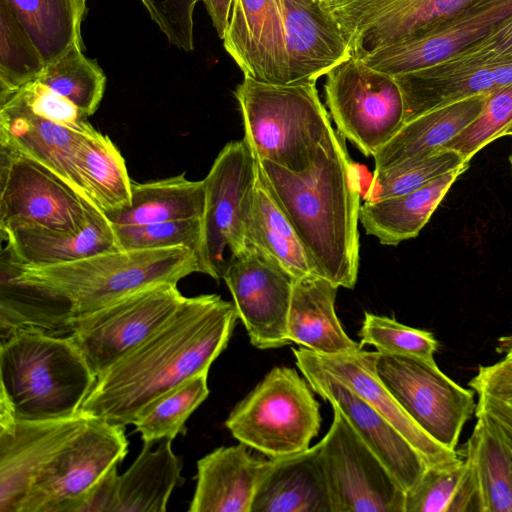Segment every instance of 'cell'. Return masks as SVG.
I'll return each instance as SVG.
<instances>
[{
	"label": "cell",
	"instance_id": "33",
	"mask_svg": "<svg viewBox=\"0 0 512 512\" xmlns=\"http://www.w3.org/2000/svg\"><path fill=\"white\" fill-rule=\"evenodd\" d=\"M77 169L88 201L105 216L131 204L132 181L125 160L107 135L97 132L84 138Z\"/></svg>",
	"mask_w": 512,
	"mask_h": 512
},
{
	"label": "cell",
	"instance_id": "11",
	"mask_svg": "<svg viewBox=\"0 0 512 512\" xmlns=\"http://www.w3.org/2000/svg\"><path fill=\"white\" fill-rule=\"evenodd\" d=\"M375 370L409 417L442 446L456 450L476 410L474 391L422 359L375 352Z\"/></svg>",
	"mask_w": 512,
	"mask_h": 512
},
{
	"label": "cell",
	"instance_id": "49",
	"mask_svg": "<svg viewBox=\"0 0 512 512\" xmlns=\"http://www.w3.org/2000/svg\"><path fill=\"white\" fill-rule=\"evenodd\" d=\"M118 477L115 466L88 492L77 512H115Z\"/></svg>",
	"mask_w": 512,
	"mask_h": 512
},
{
	"label": "cell",
	"instance_id": "1",
	"mask_svg": "<svg viewBox=\"0 0 512 512\" xmlns=\"http://www.w3.org/2000/svg\"><path fill=\"white\" fill-rule=\"evenodd\" d=\"M238 319L234 303L217 294L186 297L164 325L97 377L80 413L122 427L133 424L161 395L209 371Z\"/></svg>",
	"mask_w": 512,
	"mask_h": 512
},
{
	"label": "cell",
	"instance_id": "21",
	"mask_svg": "<svg viewBox=\"0 0 512 512\" xmlns=\"http://www.w3.org/2000/svg\"><path fill=\"white\" fill-rule=\"evenodd\" d=\"M289 83L317 81L350 58L352 48L321 0H281Z\"/></svg>",
	"mask_w": 512,
	"mask_h": 512
},
{
	"label": "cell",
	"instance_id": "52",
	"mask_svg": "<svg viewBox=\"0 0 512 512\" xmlns=\"http://www.w3.org/2000/svg\"><path fill=\"white\" fill-rule=\"evenodd\" d=\"M80 7L85 11L86 10V0H77Z\"/></svg>",
	"mask_w": 512,
	"mask_h": 512
},
{
	"label": "cell",
	"instance_id": "16",
	"mask_svg": "<svg viewBox=\"0 0 512 512\" xmlns=\"http://www.w3.org/2000/svg\"><path fill=\"white\" fill-rule=\"evenodd\" d=\"M512 13V0H471L434 27L360 57L368 66L398 75L457 55Z\"/></svg>",
	"mask_w": 512,
	"mask_h": 512
},
{
	"label": "cell",
	"instance_id": "34",
	"mask_svg": "<svg viewBox=\"0 0 512 512\" xmlns=\"http://www.w3.org/2000/svg\"><path fill=\"white\" fill-rule=\"evenodd\" d=\"M74 316L69 302L1 274V339L23 328H35L66 336L70 332V322Z\"/></svg>",
	"mask_w": 512,
	"mask_h": 512
},
{
	"label": "cell",
	"instance_id": "51",
	"mask_svg": "<svg viewBox=\"0 0 512 512\" xmlns=\"http://www.w3.org/2000/svg\"><path fill=\"white\" fill-rule=\"evenodd\" d=\"M505 136H512V125L505 131ZM509 161H510L511 170H512V151H511V154L509 156Z\"/></svg>",
	"mask_w": 512,
	"mask_h": 512
},
{
	"label": "cell",
	"instance_id": "22",
	"mask_svg": "<svg viewBox=\"0 0 512 512\" xmlns=\"http://www.w3.org/2000/svg\"><path fill=\"white\" fill-rule=\"evenodd\" d=\"M86 136L91 135L74 131L14 104H0V146L39 163L88 201L77 169L78 151Z\"/></svg>",
	"mask_w": 512,
	"mask_h": 512
},
{
	"label": "cell",
	"instance_id": "28",
	"mask_svg": "<svg viewBox=\"0 0 512 512\" xmlns=\"http://www.w3.org/2000/svg\"><path fill=\"white\" fill-rule=\"evenodd\" d=\"M469 165L450 171L425 186L399 196L364 202L359 221L382 245L396 246L415 238Z\"/></svg>",
	"mask_w": 512,
	"mask_h": 512
},
{
	"label": "cell",
	"instance_id": "38",
	"mask_svg": "<svg viewBox=\"0 0 512 512\" xmlns=\"http://www.w3.org/2000/svg\"><path fill=\"white\" fill-rule=\"evenodd\" d=\"M208 372L187 379L137 415L133 425L143 442L173 440L186 433L187 419L209 395Z\"/></svg>",
	"mask_w": 512,
	"mask_h": 512
},
{
	"label": "cell",
	"instance_id": "19",
	"mask_svg": "<svg viewBox=\"0 0 512 512\" xmlns=\"http://www.w3.org/2000/svg\"><path fill=\"white\" fill-rule=\"evenodd\" d=\"M87 415L0 426V512H22L36 479Z\"/></svg>",
	"mask_w": 512,
	"mask_h": 512
},
{
	"label": "cell",
	"instance_id": "13",
	"mask_svg": "<svg viewBox=\"0 0 512 512\" xmlns=\"http://www.w3.org/2000/svg\"><path fill=\"white\" fill-rule=\"evenodd\" d=\"M93 205L34 160L0 146V232L77 230Z\"/></svg>",
	"mask_w": 512,
	"mask_h": 512
},
{
	"label": "cell",
	"instance_id": "53",
	"mask_svg": "<svg viewBox=\"0 0 512 512\" xmlns=\"http://www.w3.org/2000/svg\"><path fill=\"white\" fill-rule=\"evenodd\" d=\"M507 355H511L512 356V343L509 345L508 347V350H507Z\"/></svg>",
	"mask_w": 512,
	"mask_h": 512
},
{
	"label": "cell",
	"instance_id": "6",
	"mask_svg": "<svg viewBox=\"0 0 512 512\" xmlns=\"http://www.w3.org/2000/svg\"><path fill=\"white\" fill-rule=\"evenodd\" d=\"M294 368L274 367L225 420L240 443L269 458L302 452L321 426L320 403Z\"/></svg>",
	"mask_w": 512,
	"mask_h": 512
},
{
	"label": "cell",
	"instance_id": "7",
	"mask_svg": "<svg viewBox=\"0 0 512 512\" xmlns=\"http://www.w3.org/2000/svg\"><path fill=\"white\" fill-rule=\"evenodd\" d=\"M257 179L258 161L245 140L227 143L203 179L205 209L197 250L201 273L222 279L225 250L232 256L247 246Z\"/></svg>",
	"mask_w": 512,
	"mask_h": 512
},
{
	"label": "cell",
	"instance_id": "35",
	"mask_svg": "<svg viewBox=\"0 0 512 512\" xmlns=\"http://www.w3.org/2000/svg\"><path fill=\"white\" fill-rule=\"evenodd\" d=\"M42 55L45 64L73 44H81L85 11L77 0H6Z\"/></svg>",
	"mask_w": 512,
	"mask_h": 512
},
{
	"label": "cell",
	"instance_id": "14",
	"mask_svg": "<svg viewBox=\"0 0 512 512\" xmlns=\"http://www.w3.org/2000/svg\"><path fill=\"white\" fill-rule=\"evenodd\" d=\"M222 279L233 298L238 318L258 349L290 343L287 319L296 278L261 248L248 243L227 262Z\"/></svg>",
	"mask_w": 512,
	"mask_h": 512
},
{
	"label": "cell",
	"instance_id": "42",
	"mask_svg": "<svg viewBox=\"0 0 512 512\" xmlns=\"http://www.w3.org/2000/svg\"><path fill=\"white\" fill-rule=\"evenodd\" d=\"M360 345H371L377 352L404 355L435 364L439 343L426 330L399 323L393 318L366 312L359 330Z\"/></svg>",
	"mask_w": 512,
	"mask_h": 512
},
{
	"label": "cell",
	"instance_id": "3",
	"mask_svg": "<svg viewBox=\"0 0 512 512\" xmlns=\"http://www.w3.org/2000/svg\"><path fill=\"white\" fill-rule=\"evenodd\" d=\"M195 272L201 273L197 254L184 246L120 249L50 266L24 265L3 255L1 259V274L69 302L75 316L152 284H178Z\"/></svg>",
	"mask_w": 512,
	"mask_h": 512
},
{
	"label": "cell",
	"instance_id": "10",
	"mask_svg": "<svg viewBox=\"0 0 512 512\" xmlns=\"http://www.w3.org/2000/svg\"><path fill=\"white\" fill-rule=\"evenodd\" d=\"M127 451L124 427L87 416L40 473L22 512H77L88 492Z\"/></svg>",
	"mask_w": 512,
	"mask_h": 512
},
{
	"label": "cell",
	"instance_id": "23",
	"mask_svg": "<svg viewBox=\"0 0 512 512\" xmlns=\"http://www.w3.org/2000/svg\"><path fill=\"white\" fill-rule=\"evenodd\" d=\"M320 365L376 409L420 454L427 466L443 465L461 455L426 434L404 411L378 377L375 352L362 348L323 356L313 352Z\"/></svg>",
	"mask_w": 512,
	"mask_h": 512
},
{
	"label": "cell",
	"instance_id": "44",
	"mask_svg": "<svg viewBox=\"0 0 512 512\" xmlns=\"http://www.w3.org/2000/svg\"><path fill=\"white\" fill-rule=\"evenodd\" d=\"M512 125V84L487 95L481 113L444 147L455 150L468 161L486 145L505 136Z\"/></svg>",
	"mask_w": 512,
	"mask_h": 512
},
{
	"label": "cell",
	"instance_id": "29",
	"mask_svg": "<svg viewBox=\"0 0 512 512\" xmlns=\"http://www.w3.org/2000/svg\"><path fill=\"white\" fill-rule=\"evenodd\" d=\"M487 95L466 98L404 123L374 156L375 171L443 148L478 117Z\"/></svg>",
	"mask_w": 512,
	"mask_h": 512
},
{
	"label": "cell",
	"instance_id": "45",
	"mask_svg": "<svg viewBox=\"0 0 512 512\" xmlns=\"http://www.w3.org/2000/svg\"><path fill=\"white\" fill-rule=\"evenodd\" d=\"M112 227L117 244L122 250L184 246L197 254L201 240L202 218Z\"/></svg>",
	"mask_w": 512,
	"mask_h": 512
},
{
	"label": "cell",
	"instance_id": "39",
	"mask_svg": "<svg viewBox=\"0 0 512 512\" xmlns=\"http://www.w3.org/2000/svg\"><path fill=\"white\" fill-rule=\"evenodd\" d=\"M37 80L59 93L88 117L103 98L106 77L95 60L83 54V45L73 44L45 64Z\"/></svg>",
	"mask_w": 512,
	"mask_h": 512
},
{
	"label": "cell",
	"instance_id": "36",
	"mask_svg": "<svg viewBox=\"0 0 512 512\" xmlns=\"http://www.w3.org/2000/svg\"><path fill=\"white\" fill-rule=\"evenodd\" d=\"M248 243L256 245L276 259L296 279L318 276L294 228L259 176Z\"/></svg>",
	"mask_w": 512,
	"mask_h": 512
},
{
	"label": "cell",
	"instance_id": "5",
	"mask_svg": "<svg viewBox=\"0 0 512 512\" xmlns=\"http://www.w3.org/2000/svg\"><path fill=\"white\" fill-rule=\"evenodd\" d=\"M234 94L254 156L292 172L309 167L335 131L316 81L277 84L244 77Z\"/></svg>",
	"mask_w": 512,
	"mask_h": 512
},
{
	"label": "cell",
	"instance_id": "8",
	"mask_svg": "<svg viewBox=\"0 0 512 512\" xmlns=\"http://www.w3.org/2000/svg\"><path fill=\"white\" fill-rule=\"evenodd\" d=\"M326 105L336 130L365 156H375L404 125V100L394 76L350 58L326 75Z\"/></svg>",
	"mask_w": 512,
	"mask_h": 512
},
{
	"label": "cell",
	"instance_id": "18",
	"mask_svg": "<svg viewBox=\"0 0 512 512\" xmlns=\"http://www.w3.org/2000/svg\"><path fill=\"white\" fill-rule=\"evenodd\" d=\"M404 100L405 123L429 111L512 84V56L454 55L394 75Z\"/></svg>",
	"mask_w": 512,
	"mask_h": 512
},
{
	"label": "cell",
	"instance_id": "17",
	"mask_svg": "<svg viewBox=\"0 0 512 512\" xmlns=\"http://www.w3.org/2000/svg\"><path fill=\"white\" fill-rule=\"evenodd\" d=\"M338 21L353 55L422 33L471 0H321Z\"/></svg>",
	"mask_w": 512,
	"mask_h": 512
},
{
	"label": "cell",
	"instance_id": "32",
	"mask_svg": "<svg viewBox=\"0 0 512 512\" xmlns=\"http://www.w3.org/2000/svg\"><path fill=\"white\" fill-rule=\"evenodd\" d=\"M205 186L180 174L146 183L132 182L131 204L106 215L114 226L203 218Z\"/></svg>",
	"mask_w": 512,
	"mask_h": 512
},
{
	"label": "cell",
	"instance_id": "46",
	"mask_svg": "<svg viewBox=\"0 0 512 512\" xmlns=\"http://www.w3.org/2000/svg\"><path fill=\"white\" fill-rule=\"evenodd\" d=\"M3 103L14 104L82 134L92 135L97 132L88 122L86 114L68 99L40 83L37 79L0 100V104Z\"/></svg>",
	"mask_w": 512,
	"mask_h": 512
},
{
	"label": "cell",
	"instance_id": "26",
	"mask_svg": "<svg viewBox=\"0 0 512 512\" xmlns=\"http://www.w3.org/2000/svg\"><path fill=\"white\" fill-rule=\"evenodd\" d=\"M251 512H332L318 443L296 454L271 458Z\"/></svg>",
	"mask_w": 512,
	"mask_h": 512
},
{
	"label": "cell",
	"instance_id": "20",
	"mask_svg": "<svg viewBox=\"0 0 512 512\" xmlns=\"http://www.w3.org/2000/svg\"><path fill=\"white\" fill-rule=\"evenodd\" d=\"M222 40L244 77L289 83L281 0H233Z\"/></svg>",
	"mask_w": 512,
	"mask_h": 512
},
{
	"label": "cell",
	"instance_id": "50",
	"mask_svg": "<svg viewBox=\"0 0 512 512\" xmlns=\"http://www.w3.org/2000/svg\"><path fill=\"white\" fill-rule=\"evenodd\" d=\"M212 24L222 39L227 29L233 0H203Z\"/></svg>",
	"mask_w": 512,
	"mask_h": 512
},
{
	"label": "cell",
	"instance_id": "2",
	"mask_svg": "<svg viewBox=\"0 0 512 512\" xmlns=\"http://www.w3.org/2000/svg\"><path fill=\"white\" fill-rule=\"evenodd\" d=\"M258 176L291 223L318 276L353 289L359 268L360 176L335 130L312 164L292 172L257 159Z\"/></svg>",
	"mask_w": 512,
	"mask_h": 512
},
{
	"label": "cell",
	"instance_id": "48",
	"mask_svg": "<svg viewBox=\"0 0 512 512\" xmlns=\"http://www.w3.org/2000/svg\"><path fill=\"white\" fill-rule=\"evenodd\" d=\"M460 56H512V13L482 39L458 53Z\"/></svg>",
	"mask_w": 512,
	"mask_h": 512
},
{
	"label": "cell",
	"instance_id": "27",
	"mask_svg": "<svg viewBox=\"0 0 512 512\" xmlns=\"http://www.w3.org/2000/svg\"><path fill=\"white\" fill-rule=\"evenodd\" d=\"M337 289L316 275L295 280L287 319L290 342L323 356L362 348L346 334L336 315Z\"/></svg>",
	"mask_w": 512,
	"mask_h": 512
},
{
	"label": "cell",
	"instance_id": "15",
	"mask_svg": "<svg viewBox=\"0 0 512 512\" xmlns=\"http://www.w3.org/2000/svg\"><path fill=\"white\" fill-rule=\"evenodd\" d=\"M296 366L314 392L341 412L406 492L427 465L420 454L376 409L323 368L314 353L293 349Z\"/></svg>",
	"mask_w": 512,
	"mask_h": 512
},
{
	"label": "cell",
	"instance_id": "40",
	"mask_svg": "<svg viewBox=\"0 0 512 512\" xmlns=\"http://www.w3.org/2000/svg\"><path fill=\"white\" fill-rule=\"evenodd\" d=\"M469 162L459 152L443 147L374 171L364 196L365 202L415 191L450 171L469 165Z\"/></svg>",
	"mask_w": 512,
	"mask_h": 512
},
{
	"label": "cell",
	"instance_id": "9",
	"mask_svg": "<svg viewBox=\"0 0 512 512\" xmlns=\"http://www.w3.org/2000/svg\"><path fill=\"white\" fill-rule=\"evenodd\" d=\"M185 299L176 283L152 284L74 316L67 336L98 377L164 325Z\"/></svg>",
	"mask_w": 512,
	"mask_h": 512
},
{
	"label": "cell",
	"instance_id": "30",
	"mask_svg": "<svg viewBox=\"0 0 512 512\" xmlns=\"http://www.w3.org/2000/svg\"><path fill=\"white\" fill-rule=\"evenodd\" d=\"M144 442L131 466L118 477L115 512H165L173 490L185 479L183 463L172 450V440Z\"/></svg>",
	"mask_w": 512,
	"mask_h": 512
},
{
	"label": "cell",
	"instance_id": "31",
	"mask_svg": "<svg viewBox=\"0 0 512 512\" xmlns=\"http://www.w3.org/2000/svg\"><path fill=\"white\" fill-rule=\"evenodd\" d=\"M475 415L463 456L476 484L480 512H512V448L485 414Z\"/></svg>",
	"mask_w": 512,
	"mask_h": 512
},
{
	"label": "cell",
	"instance_id": "12",
	"mask_svg": "<svg viewBox=\"0 0 512 512\" xmlns=\"http://www.w3.org/2000/svg\"><path fill=\"white\" fill-rule=\"evenodd\" d=\"M333 412L318 443L332 512H404L405 491L341 412Z\"/></svg>",
	"mask_w": 512,
	"mask_h": 512
},
{
	"label": "cell",
	"instance_id": "25",
	"mask_svg": "<svg viewBox=\"0 0 512 512\" xmlns=\"http://www.w3.org/2000/svg\"><path fill=\"white\" fill-rule=\"evenodd\" d=\"M2 239L7 242L3 253L8 259L30 266L63 264L120 250L111 223L95 206L77 230L29 227L10 231Z\"/></svg>",
	"mask_w": 512,
	"mask_h": 512
},
{
	"label": "cell",
	"instance_id": "47",
	"mask_svg": "<svg viewBox=\"0 0 512 512\" xmlns=\"http://www.w3.org/2000/svg\"><path fill=\"white\" fill-rule=\"evenodd\" d=\"M168 41L190 52L194 49V10L199 0H140Z\"/></svg>",
	"mask_w": 512,
	"mask_h": 512
},
{
	"label": "cell",
	"instance_id": "24",
	"mask_svg": "<svg viewBox=\"0 0 512 512\" xmlns=\"http://www.w3.org/2000/svg\"><path fill=\"white\" fill-rule=\"evenodd\" d=\"M271 462L243 443L219 447L197 461L190 512H251L258 483Z\"/></svg>",
	"mask_w": 512,
	"mask_h": 512
},
{
	"label": "cell",
	"instance_id": "43",
	"mask_svg": "<svg viewBox=\"0 0 512 512\" xmlns=\"http://www.w3.org/2000/svg\"><path fill=\"white\" fill-rule=\"evenodd\" d=\"M468 385L478 396L475 412L485 414L512 448V356L479 366Z\"/></svg>",
	"mask_w": 512,
	"mask_h": 512
},
{
	"label": "cell",
	"instance_id": "4",
	"mask_svg": "<svg viewBox=\"0 0 512 512\" xmlns=\"http://www.w3.org/2000/svg\"><path fill=\"white\" fill-rule=\"evenodd\" d=\"M0 397L17 420L71 417L95 385L94 374L69 336L35 328L0 341Z\"/></svg>",
	"mask_w": 512,
	"mask_h": 512
},
{
	"label": "cell",
	"instance_id": "41",
	"mask_svg": "<svg viewBox=\"0 0 512 512\" xmlns=\"http://www.w3.org/2000/svg\"><path fill=\"white\" fill-rule=\"evenodd\" d=\"M45 61L6 0H0V100L36 80Z\"/></svg>",
	"mask_w": 512,
	"mask_h": 512
},
{
	"label": "cell",
	"instance_id": "37",
	"mask_svg": "<svg viewBox=\"0 0 512 512\" xmlns=\"http://www.w3.org/2000/svg\"><path fill=\"white\" fill-rule=\"evenodd\" d=\"M480 512L476 484L464 458L427 466L405 492L404 512Z\"/></svg>",
	"mask_w": 512,
	"mask_h": 512
}]
</instances>
